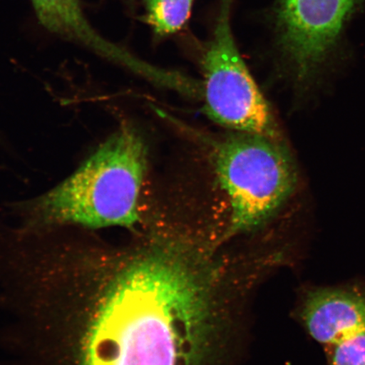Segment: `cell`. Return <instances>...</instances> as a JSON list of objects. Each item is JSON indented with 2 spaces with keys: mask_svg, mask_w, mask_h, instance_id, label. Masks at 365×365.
<instances>
[{
  "mask_svg": "<svg viewBox=\"0 0 365 365\" xmlns=\"http://www.w3.org/2000/svg\"><path fill=\"white\" fill-rule=\"evenodd\" d=\"M209 291L179 249L137 259L98 310L81 365H200L211 327Z\"/></svg>",
  "mask_w": 365,
  "mask_h": 365,
  "instance_id": "cell-1",
  "label": "cell"
},
{
  "mask_svg": "<svg viewBox=\"0 0 365 365\" xmlns=\"http://www.w3.org/2000/svg\"><path fill=\"white\" fill-rule=\"evenodd\" d=\"M148 165L143 135L123 126L72 175L30 203L31 211L46 223L133 227Z\"/></svg>",
  "mask_w": 365,
  "mask_h": 365,
  "instance_id": "cell-2",
  "label": "cell"
},
{
  "mask_svg": "<svg viewBox=\"0 0 365 365\" xmlns=\"http://www.w3.org/2000/svg\"><path fill=\"white\" fill-rule=\"evenodd\" d=\"M212 164L230 204L227 236L262 225L300 186L298 165L282 138L231 131L214 145Z\"/></svg>",
  "mask_w": 365,
  "mask_h": 365,
  "instance_id": "cell-3",
  "label": "cell"
},
{
  "mask_svg": "<svg viewBox=\"0 0 365 365\" xmlns=\"http://www.w3.org/2000/svg\"><path fill=\"white\" fill-rule=\"evenodd\" d=\"M234 0H222L211 40L202 58L200 98L210 120L232 132L280 139L275 118L232 35Z\"/></svg>",
  "mask_w": 365,
  "mask_h": 365,
  "instance_id": "cell-4",
  "label": "cell"
},
{
  "mask_svg": "<svg viewBox=\"0 0 365 365\" xmlns=\"http://www.w3.org/2000/svg\"><path fill=\"white\" fill-rule=\"evenodd\" d=\"M361 0H279L275 10L277 46L303 97L331 90L327 74L346 21Z\"/></svg>",
  "mask_w": 365,
  "mask_h": 365,
  "instance_id": "cell-5",
  "label": "cell"
},
{
  "mask_svg": "<svg viewBox=\"0 0 365 365\" xmlns=\"http://www.w3.org/2000/svg\"><path fill=\"white\" fill-rule=\"evenodd\" d=\"M301 318L309 335L332 346L365 331V287H321L305 297Z\"/></svg>",
  "mask_w": 365,
  "mask_h": 365,
  "instance_id": "cell-6",
  "label": "cell"
},
{
  "mask_svg": "<svg viewBox=\"0 0 365 365\" xmlns=\"http://www.w3.org/2000/svg\"><path fill=\"white\" fill-rule=\"evenodd\" d=\"M40 24L50 34L80 45L116 65L129 68L138 63L125 48L105 38L91 24L81 0H31Z\"/></svg>",
  "mask_w": 365,
  "mask_h": 365,
  "instance_id": "cell-7",
  "label": "cell"
},
{
  "mask_svg": "<svg viewBox=\"0 0 365 365\" xmlns=\"http://www.w3.org/2000/svg\"><path fill=\"white\" fill-rule=\"evenodd\" d=\"M195 0H145L144 21L158 38L180 31L188 21Z\"/></svg>",
  "mask_w": 365,
  "mask_h": 365,
  "instance_id": "cell-8",
  "label": "cell"
},
{
  "mask_svg": "<svg viewBox=\"0 0 365 365\" xmlns=\"http://www.w3.org/2000/svg\"><path fill=\"white\" fill-rule=\"evenodd\" d=\"M329 365H365V331L331 346Z\"/></svg>",
  "mask_w": 365,
  "mask_h": 365,
  "instance_id": "cell-9",
  "label": "cell"
}]
</instances>
